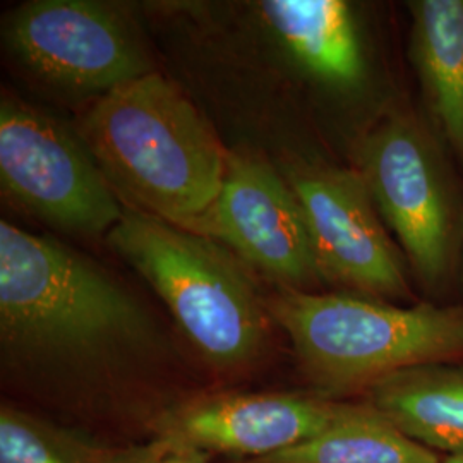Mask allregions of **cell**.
I'll use <instances>...</instances> for the list:
<instances>
[{
    "instance_id": "6da1fadb",
    "label": "cell",
    "mask_w": 463,
    "mask_h": 463,
    "mask_svg": "<svg viewBox=\"0 0 463 463\" xmlns=\"http://www.w3.org/2000/svg\"><path fill=\"white\" fill-rule=\"evenodd\" d=\"M78 136L126 208L181 229L208 212L222 189L229 153L162 74L95 99Z\"/></svg>"
},
{
    "instance_id": "7a4b0ae2",
    "label": "cell",
    "mask_w": 463,
    "mask_h": 463,
    "mask_svg": "<svg viewBox=\"0 0 463 463\" xmlns=\"http://www.w3.org/2000/svg\"><path fill=\"white\" fill-rule=\"evenodd\" d=\"M143 309L103 269L32 232L0 223L4 350L45 363H88L145 340Z\"/></svg>"
},
{
    "instance_id": "3957f363",
    "label": "cell",
    "mask_w": 463,
    "mask_h": 463,
    "mask_svg": "<svg viewBox=\"0 0 463 463\" xmlns=\"http://www.w3.org/2000/svg\"><path fill=\"white\" fill-rule=\"evenodd\" d=\"M269 316L325 397L367 393L402 371L463 361V307L280 288Z\"/></svg>"
},
{
    "instance_id": "277c9868",
    "label": "cell",
    "mask_w": 463,
    "mask_h": 463,
    "mask_svg": "<svg viewBox=\"0 0 463 463\" xmlns=\"http://www.w3.org/2000/svg\"><path fill=\"white\" fill-rule=\"evenodd\" d=\"M107 244L164 300L212 364H244L263 347L265 306L248 269L220 242L124 206Z\"/></svg>"
},
{
    "instance_id": "5b68a950",
    "label": "cell",
    "mask_w": 463,
    "mask_h": 463,
    "mask_svg": "<svg viewBox=\"0 0 463 463\" xmlns=\"http://www.w3.org/2000/svg\"><path fill=\"white\" fill-rule=\"evenodd\" d=\"M357 164L417 280L443 287L460 261L463 198L434 134L412 112H395L365 134Z\"/></svg>"
},
{
    "instance_id": "8992f818",
    "label": "cell",
    "mask_w": 463,
    "mask_h": 463,
    "mask_svg": "<svg viewBox=\"0 0 463 463\" xmlns=\"http://www.w3.org/2000/svg\"><path fill=\"white\" fill-rule=\"evenodd\" d=\"M0 183L19 206L67 233H109L124 215L78 133L11 97L0 105Z\"/></svg>"
},
{
    "instance_id": "52a82bcc",
    "label": "cell",
    "mask_w": 463,
    "mask_h": 463,
    "mask_svg": "<svg viewBox=\"0 0 463 463\" xmlns=\"http://www.w3.org/2000/svg\"><path fill=\"white\" fill-rule=\"evenodd\" d=\"M11 55L61 91L103 97L149 74L139 36L118 9L88 0H36L5 21Z\"/></svg>"
},
{
    "instance_id": "ba28073f",
    "label": "cell",
    "mask_w": 463,
    "mask_h": 463,
    "mask_svg": "<svg viewBox=\"0 0 463 463\" xmlns=\"http://www.w3.org/2000/svg\"><path fill=\"white\" fill-rule=\"evenodd\" d=\"M287 181L302 206L321 280L386 302L412 298L407 260L357 170L298 166Z\"/></svg>"
},
{
    "instance_id": "9c48e42d",
    "label": "cell",
    "mask_w": 463,
    "mask_h": 463,
    "mask_svg": "<svg viewBox=\"0 0 463 463\" xmlns=\"http://www.w3.org/2000/svg\"><path fill=\"white\" fill-rule=\"evenodd\" d=\"M185 231L229 248L280 288L311 292L323 281L292 185L260 158L229 153L213 204Z\"/></svg>"
},
{
    "instance_id": "30bf717a",
    "label": "cell",
    "mask_w": 463,
    "mask_h": 463,
    "mask_svg": "<svg viewBox=\"0 0 463 463\" xmlns=\"http://www.w3.org/2000/svg\"><path fill=\"white\" fill-rule=\"evenodd\" d=\"M357 403L325 395H222L187 403L166 415L160 441L256 462L330 430Z\"/></svg>"
},
{
    "instance_id": "8fae6325",
    "label": "cell",
    "mask_w": 463,
    "mask_h": 463,
    "mask_svg": "<svg viewBox=\"0 0 463 463\" xmlns=\"http://www.w3.org/2000/svg\"><path fill=\"white\" fill-rule=\"evenodd\" d=\"M261 13L298 66L321 83L348 90L364 81V49L347 2L268 0Z\"/></svg>"
},
{
    "instance_id": "7c38bea8",
    "label": "cell",
    "mask_w": 463,
    "mask_h": 463,
    "mask_svg": "<svg viewBox=\"0 0 463 463\" xmlns=\"http://www.w3.org/2000/svg\"><path fill=\"white\" fill-rule=\"evenodd\" d=\"M365 402L422 447L463 457V361L397 373L374 384Z\"/></svg>"
},
{
    "instance_id": "4fadbf2b",
    "label": "cell",
    "mask_w": 463,
    "mask_h": 463,
    "mask_svg": "<svg viewBox=\"0 0 463 463\" xmlns=\"http://www.w3.org/2000/svg\"><path fill=\"white\" fill-rule=\"evenodd\" d=\"M411 59L436 128L463 164V0L409 2Z\"/></svg>"
},
{
    "instance_id": "5bb4252c",
    "label": "cell",
    "mask_w": 463,
    "mask_h": 463,
    "mask_svg": "<svg viewBox=\"0 0 463 463\" xmlns=\"http://www.w3.org/2000/svg\"><path fill=\"white\" fill-rule=\"evenodd\" d=\"M381 415L369 402L313 439L254 463H441Z\"/></svg>"
},
{
    "instance_id": "9a60e30c",
    "label": "cell",
    "mask_w": 463,
    "mask_h": 463,
    "mask_svg": "<svg viewBox=\"0 0 463 463\" xmlns=\"http://www.w3.org/2000/svg\"><path fill=\"white\" fill-rule=\"evenodd\" d=\"M0 463H91L61 432L11 407L0 412Z\"/></svg>"
},
{
    "instance_id": "2e32d148",
    "label": "cell",
    "mask_w": 463,
    "mask_h": 463,
    "mask_svg": "<svg viewBox=\"0 0 463 463\" xmlns=\"http://www.w3.org/2000/svg\"><path fill=\"white\" fill-rule=\"evenodd\" d=\"M164 445H165L164 463H206V451H201L196 448L170 447L166 443Z\"/></svg>"
},
{
    "instance_id": "e0dca14e",
    "label": "cell",
    "mask_w": 463,
    "mask_h": 463,
    "mask_svg": "<svg viewBox=\"0 0 463 463\" xmlns=\"http://www.w3.org/2000/svg\"><path fill=\"white\" fill-rule=\"evenodd\" d=\"M165 458V445L162 441H158L156 445L143 448L133 451L129 455H126L124 458H120L116 463H164Z\"/></svg>"
},
{
    "instance_id": "ac0fdd59",
    "label": "cell",
    "mask_w": 463,
    "mask_h": 463,
    "mask_svg": "<svg viewBox=\"0 0 463 463\" xmlns=\"http://www.w3.org/2000/svg\"><path fill=\"white\" fill-rule=\"evenodd\" d=\"M441 463H463V457H443Z\"/></svg>"
},
{
    "instance_id": "d6986e66",
    "label": "cell",
    "mask_w": 463,
    "mask_h": 463,
    "mask_svg": "<svg viewBox=\"0 0 463 463\" xmlns=\"http://www.w3.org/2000/svg\"><path fill=\"white\" fill-rule=\"evenodd\" d=\"M458 268H460V281H462V290H463V239H462V250H460V261H458Z\"/></svg>"
}]
</instances>
